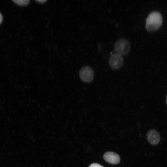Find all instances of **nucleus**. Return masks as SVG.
<instances>
[{"label": "nucleus", "instance_id": "nucleus-4", "mask_svg": "<svg viewBox=\"0 0 167 167\" xmlns=\"http://www.w3.org/2000/svg\"><path fill=\"white\" fill-rule=\"evenodd\" d=\"M122 56L118 53L112 54L110 57L109 62L111 67L113 69L118 70L121 68L123 64Z\"/></svg>", "mask_w": 167, "mask_h": 167}, {"label": "nucleus", "instance_id": "nucleus-3", "mask_svg": "<svg viewBox=\"0 0 167 167\" xmlns=\"http://www.w3.org/2000/svg\"><path fill=\"white\" fill-rule=\"evenodd\" d=\"M79 75L81 79L86 83L92 81L94 76V72L90 66H86L82 67L79 71Z\"/></svg>", "mask_w": 167, "mask_h": 167}, {"label": "nucleus", "instance_id": "nucleus-6", "mask_svg": "<svg viewBox=\"0 0 167 167\" xmlns=\"http://www.w3.org/2000/svg\"><path fill=\"white\" fill-rule=\"evenodd\" d=\"M147 136L148 141L152 144L156 145L160 141V135L157 131L154 129L149 130L147 134Z\"/></svg>", "mask_w": 167, "mask_h": 167}, {"label": "nucleus", "instance_id": "nucleus-9", "mask_svg": "<svg viewBox=\"0 0 167 167\" xmlns=\"http://www.w3.org/2000/svg\"><path fill=\"white\" fill-rule=\"evenodd\" d=\"M36 1L40 2V3H43L45 2L46 0H36Z\"/></svg>", "mask_w": 167, "mask_h": 167}, {"label": "nucleus", "instance_id": "nucleus-5", "mask_svg": "<svg viewBox=\"0 0 167 167\" xmlns=\"http://www.w3.org/2000/svg\"><path fill=\"white\" fill-rule=\"evenodd\" d=\"M104 160L109 164L115 165L119 163L120 158L117 153L111 152H108L105 153L103 155Z\"/></svg>", "mask_w": 167, "mask_h": 167}, {"label": "nucleus", "instance_id": "nucleus-10", "mask_svg": "<svg viewBox=\"0 0 167 167\" xmlns=\"http://www.w3.org/2000/svg\"><path fill=\"white\" fill-rule=\"evenodd\" d=\"M2 19H3V18H2V15L0 12V24H1V23L2 22Z\"/></svg>", "mask_w": 167, "mask_h": 167}, {"label": "nucleus", "instance_id": "nucleus-11", "mask_svg": "<svg viewBox=\"0 0 167 167\" xmlns=\"http://www.w3.org/2000/svg\"><path fill=\"white\" fill-rule=\"evenodd\" d=\"M166 102L167 104V95L166 98Z\"/></svg>", "mask_w": 167, "mask_h": 167}, {"label": "nucleus", "instance_id": "nucleus-1", "mask_svg": "<svg viewBox=\"0 0 167 167\" xmlns=\"http://www.w3.org/2000/svg\"><path fill=\"white\" fill-rule=\"evenodd\" d=\"M162 17L157 11H153L148 15L146 19L145 27L147 30L152 31L158 29L161 25Z\"/></svg>", "mask_w": 167, "mask_h": 167}, {"label": "nucleus", "instance_id": "nucleus-2", "mask_svg": "<svg viewBox=\"0 0 167 167\" xmlns=\"http://www.w3.org/2000/svg\"><path fill=\"white\" fill-rule=\"evenodd\" d=\"M115 50L121 55H125L129 52L131 49V44L129 41L124 38L118 39L114 46Z\"/></svg>", "mask_w": 167, "mask_h": 167}, {"label": "nucleus", "instance_id": "nucleus-8", "mask_svg": "<svg viewBox=\"0 0 167 167\" xmlns=\"http://www.w3.org/2000/svg\"><path fill=\"white\" fill-rule=\"evenodd\" d=\"M89 167H104L101 165L96 163H93L91 164Z\"/></svg>", "mask_w": 167, "mask_h": 167}, {"label": "nucleus", "instance_id": "nucleus-7", "mask_svg": "<svg viewBox=\"0 0 167 167\" xmlns=\"http://www.w3.org/2000/svg\"><path fill=\"white\" fill-rule=\"evenodd\" d=\"M15 3L20 5H25L28 4L30 2L29 0H13Z\"/></svg>", "mask_w": 167, "mask_h": 167}]
</instances>
